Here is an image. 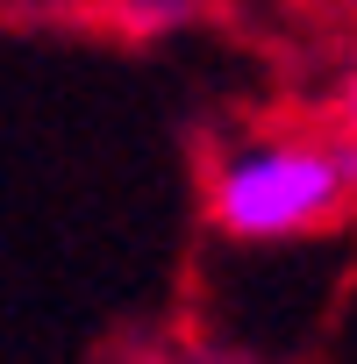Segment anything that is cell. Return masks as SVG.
<instances>
[{"label": "cell", "mask_w": 357, "mask_h": 364, "mask_svg": "<svg viewBox=\"0 0 357 364\" xmlns=\"http://www.w3.org/2000/svg\"><path fill=\"white\" fill-rule=\"evenodd\" d=\"M201 215L229 243H314L357 215V136L336 129H257L215 150Z\"/></svg>", "instance_id": "1"}, {"label": "cell", "mask_w": 357, "mask_h": 364, "mask_svg": "<svg viewBox=\"0 0 357 364\" xmlns=\"http://www.w3.org/2000/svg\"><path fill=\"white\" fill-rule=\"evenodd\" d=\"M114 15L136 29V36H171L201 15V0H114Z\"/></svg>", "instance_id": "2"}, {"label": "cell", "mask_w": 357, "mask_h": 364, "mask_svg": "<svg viewBox=\"0 0 357 364\" xmlns=\"http://www.w3.org/2000/svg\"><path fill=\"white\" fill-rule=\"evenodd\" d=\"M336 122L357 136V65H350V79H343V93H336Z\"/></svg>", "instance_id": "3"}, {"label": "cell", "mask_w": 357, "mask_h": 364, "mask_svg": "<svg viewBox=\"0 0 357 364\" xmlns=\"http://www.w3.org/2000/svg\"><path fill=\"white\" fill-rule=\"evenodd\" d=\"M8 8H15V0H0V15H8Z\"/></svg>", "instance_id": "4"}]
</instances>
